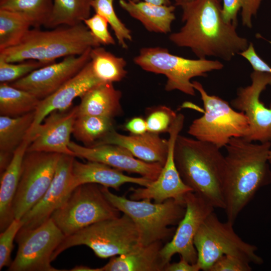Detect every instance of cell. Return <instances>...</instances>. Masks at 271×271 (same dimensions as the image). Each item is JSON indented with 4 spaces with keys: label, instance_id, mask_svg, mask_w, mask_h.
<instances>
[{
    "label": "cell",
    "instance_id": "obj_1",
    "mask_svg": "<svg viewBox=\"0 0 271 271\" xmlns=\"http://www.w3.org/2000/svg\"><path fill=\"white\" fill-rule=\"evenodd\" d=\"M220 0H192L182 4L180 30L169 36L180 47L190 48L200 59L214 56L225 61L245 50L248 40L239 36L237 26L227 23L222 16Z\"/></svg>",
    "mask_w": 271,
    "mask_h": 271
},
{
    "label": "cell",
    "instance_id": "obj_2",
    "mask_svg": "<svg viewBox=\"0 0 271 271\" xmlns=\"http://www.w3.org/2000/svg\"><path fill=\"white\" fill-rule=\"evenodd\" d=\"M225 148L224 210L227 221L234 224L256 192L271 183L268 160L271 142L254 144L232 138Z\"/></svg>",
    "mask_w": 271,
    "mask_h": 271
},
{
    "label": "cell",
    "instance_id": "obj_3",
    "mask_svg": "<svg viewBox=\"0 0 271 271\" xmlns=\"http://www.w3.org/2000/svg\"><path fill=\"white\" fill-rule=\"evenodd\" d=\"M174 158L183 182L214 208L224 209L225 160L220 149L179 134L174 144Z\"/></svg>",
    "mask_w": 271,
    "mask_h": 271
},
{
    "label": "cell",
    "instance_id": "obj_4",
    "mask_svg": "<svg viewBox=\"0 0 271 271\" xmlns=\"http://www.w3.org/2000/svg\"><path fill=\"white\" fill-rule=\"evenodd\" d=\"M100 45L83 22L50 31L35 28L16 46L0 51V59L11 63L35 60L49 65L58 58L80 55Z\"/></svg>",
    "mask_w": 271,
    "mask_h": 271
},
{
    "label": "cell",
    "instance_id": "obj_5",
    "mask_svg": "<svg viewBox=\"0 0 271 271\" xmlns=\"http://www.w3.org/2000/svg\"><path fill=\"white\" fill-rule=\"evenodd\" d=\"M101 190L115 207L133 221L142 245L173 236L174 229L169 226L178 225L185 213V203L173 199L162 203H152L149 199L133 200L118 196L103 186Z\"/></svg>",
    "mask_w": 271,
    "mask_h": 271
},
{
    "label": "cell",
    "instance_id": "obj_6",
    "mask_svg": "<svg viewBox=\"0 0 271 271\" xmlns=\"http://www.w3.org/2000/svg\"><path fill=\"white\" fill-rule=\"evenodd\" d=\"M81 245L87 246L101 258L125 254L142 245L134 223L123 214L93 223L65 237L53 253L52 260L65 250Z\"/></svg>",
    "mask_w": 271,
    "mask_h": 271
},
{
    "label": "cell",
    "instance_id": "obj_7",
    "mask_svg": "<svg viewBox=\"0 0 271 271\" xmlns=\"http://www.w3.org/2000/svg\"><path fill=\"white\" fill-rule=\"evenodd\" d=\"M192 83L200 94L204 112L192 121L189 134L219 149L225 147L232 138H245L248 135L249 122L244 113L235 110L221 98L208 94L200 82Z\"/></svg>",
    "mask_w": 271,
    "mask_h": 271
},
{
    "label": "cell",
    "instance_id": "obj_8",
    "mask_svg": "<svg viewBox=\"0 0 271 271\" xmlns=\"http://www.w3.org/2000/svg\"><path fill=\"white\" fill-rule=\"evenodd\" d=\"M133 61L146 71L165 75L166 91L177 90L191 96L195 95L192 78L206 76L207 72L221 70L224 67L218 60L185 58L160 47L142 48Z\"/></svg>",
    "mask_w": 271,
    "mask_h": 271
},
{
    "label": "cell",
    "instance_id": "obj_9",
    "mask_svg": "<svg viewBox=\"0 0 271 271\" xmlns=\"http://www.w3.org/2000/svg\"><path fill=\"white\" fill-rule=\"evenodd\" d=\"M233 223L220 221L211 212L203 222L194 238L197 252V263L201 270L209 271L224 255L240 258L250 263L260 265L262 258L256 253L257 247L243 241L235 232Z\"/></svg>",
    "mask_w": 271,
    "mask_h": 271
},
{
    "label": "cell",
    "instance_id": "obj_10",
    "mask_svg": "<svg viewBox=\"0 0 271 271\" xmlns=\"http://www.w3.org/2000/svg\"><path fill=\"white\" fill-rule=\"evenodd\" d=\"M120 212L105 197L101 185L87 183L76 187L51 218L66 237L93 223L118 217Z\"/></svg>",
    "mask_w": 271,
    "mask_h": 271
},
{
    "label": "cell",
    "instance_id": "obj_11",
    "mask_svg": "<svg viewBox=\"0 0 271 271\" xmlns=\"http://www.w3.org/2000/svg\"><path fill=\"white\" fill-rule=\"evenodd\" d=\"M50 217L32 229L21 228L16 237L18 250L9 271H60L52 266V256L65 238Z\"/></svg>",
    "mask_w": 271,
    "mask_h": 271
},
{
    "label": "cell",
    "instance_id": "obj_12",
    "mask_svg": "<svg viewBox=\"0 0 271 271\" xmlns=\"http://www.w3.org/2000/svg\"><path fill=\"white\" fill-rule=\"evenodd\" d=\"M61 155L26 152L13 203L15 219H21L43 196L53 180Z\"/></svg>",
    "mask_w": 271,
    "mask_h": 271
},
{
    "label": "cell",
    "instance_id": "obj_13",
    "mask_svg": "<svg viewBox=\"0 0 271 271\" xmlns=\"http://www.w3.org/2000/svg\"><path fill=\"white\" fill-rule=\"evenodd\" d=\"M185 203L186 211L183 218L178 224L171 241L161 250V256L165 266L175 254H179L192 264L197 262L194 238L203 222L214 211L212 206L193 191L186 195Z\"/></svg>",
    "mask_w": 271,
    "mask_h": 271
},
{
    "label": "cell",
    "instance_id": "obj_14",
    "mask_svg": "<svg viewBox=\"0 0 271 271\" xmlns=\"http://www.w3.org/2000/svg\"><path fill=\"white\" fill-rule=\"evenodd\" d=\"M250 78V85L237 89L231 106L244 113L249 120V133L244 139L249 142H271V103L266 107L260 100L262 92L271 85V74L253 71Z\"/></svg>",
    "mask_w": 271,
    "mask_h": 271
},
{
    "label": "cell",
    "instance_id": "obj_15",
    "mask_svg": "<svg viewBox=\"0 0 271 271\" xmlns=\"http://www.w3.org/2000/svg\"><path fill=\"white\" fill-rule=\"evenodd\" d=\"M185 116L179 113L169 131V150L167 160L157 179L147 187L130 188L129 199L140 200H153L162 203L173 199L185 203V197L192 189L182 180L176 167L174 158V147L176 139L182 129Z\"/></svg>",
    "mask_w": 271,
    "mask_h": 271
},
{
    "label": "cell",
    "instance_id": "obj_16",
    "mask_svg": "<svg viewBox=\"0 0 271 271\" xmlns=\"http://www.w3.org/2000/svg\"><path fill=\"white\" fill-rule=\"evenodd\" d=\"M91 49L81 55L65 57L61 62H54L37 69L10 85L32 93L40 100L43 99L53 93L81 71L90 61Z\"/></svg>",
    "mask_w": 271,
    "mask_h": 271
},
{
    "label": "cell",
    "instance_id": "obj_17",
    "mask_svg": "<svg viewBox=\"0 0 271 271\" xmlns=\"http://www.w3.org/2000/svg\"><path fill=\"white\" fill-rule=\"evenodd\" d=\"M74 156L61 154L53 180L40 201L21 219L25 229L35 228L48 220L75 189L72 164Z\"/></svg>",
    "mask_w": 271,
    "mask_h": 271
},
{
    "label": "cell",
    "instance_id": "obj_18",
    "mask_svg": "<svg viewBox=\"0 0 271 271\" xmlns=\"http://www.w3.org/2000/svg\"><path fill=\"white\" fill-rule=\"evenodd\" d=\"M69 148L75 157L103 163L122 172L137 174L151 181L157 179L164 166L141 161L125 148L115 145L86 147L71 141Z\"/></svg>",
    "mask_w": 271,
    "mask_h": 271
},
{
    "label": "cell",
    "instance_id": "obj_19",
    "mask_svg": "<svg viewBox=\"0 0 271 271\" xmlns=\"http://www.w3.org/2000/svg\"><path fill=\"white\" fill-rule=\"evenodd\" d=\"M77 115L78 106L51 112L36 130L26 152L56 153L75 157L69 145Z\"/></svg>",
    "mask_w": 271,
    "mask_h": 271
},
{
    "label": "cell",
    "instance_id": "obj_20",
    "mask_svg": "<svg viewBox=\"0 0 271 271\" xmlns=\"http://www.w3.org/2000/svg\"><path fill=\"white\" fill-rule=\"evenodd\" d=\"M103 82L93 73L90 61L73 77L48 97L40 100L35 111L34 120L29 134L33 136L51 112L69 109L73 100L80 98L94 86Z\"/></svg>",
    "mask_w": 271,
    "mask_h": 271
},
{
    "label": "cell",
    "instance_id": "obj_21",
    "mask_svg": "<svg viewBox=\"0 0 271 271\" xmlns=\"http://www.w3.org/2000/svg\"><path fill=\"white\" fill-rule=\"evenodd\" d=\"M103 144L121 146L141 161L163 165L167 160L169 150L168 140L149 131L141 134L124 135L113 129L93 146Z\"/></svg>",
    "mask_w": 271,
    "mask_h": 271
},
{
    "label": "cell",
    "instance_id": "obj_22",
    "mask_svg": "<svg viewBox=\"0 0 271 271\" xmlns=\"http://www.w3.org/2000/svg\"><path fill=\"white\" fill-rule=\"evenodd\" d=\"M73 182L75 188L79 185L94 183L119 190L125 183H133L147 187L152 182L143 177H133L122 171L97 162L81 163L75 159L72 164Z\"/></svg>",
    "mask_w": 271,
    "mask_h": 271
},
{
    "label": "cell",
    "instance_id": "obj_23",
    "mask_svg": "<svg viewBox=\"0 0 271 271\" xmlns=\"http://www.w3.org/2000/svg\"><path fill=\"white\" fill-rule=\"evenodd\" d=\"M33 137L29 134L15 151L6 169L1 174L0 230L3 231L15 219L13 203L19 183L22 164Z\"/></svg>",
    "mask_w": 271,
    "mask_h": 271
},
{
    "label": "cell",
    "instance_id": "obj_24",
    "mask_svg": "<svg viewBox=\"0 0 271 271\" xmlns=\"http://www.w3.org/2000/svg\"><path fill=\"white\" fill-rule=\"evenodd\" d=\"M121 92L111 82H101L86 92L78 105V115L113 118L122 114Z\"/></svg>",
    "mask_w": 271,
    "mask_h": 271
},
{
    "label": "cell",
    "instance_id": "obj_25",
    "mask_svg": "<svg viewBox=\"0 0 271 271\" xmlns=\"http://www.w3.org/2000/svg\"><path fill=\"white\" fill-rule=\"evenodd\" d=\"M162 241L141 245L118 256L110 257L98 271H164L165 265L161 256Z\"/></svg>",
    "mask_w": 271,
    "mask_h": 271
},
{
    "label": "cell",
    "instance_id": "obj_26",
    "mask_svg": "<svg viewBox=\"0 0 271 271\" xmlns=\"http://www.w3.org/2000/svg\"><path fill=\"white\" fill-rule=\"evenodd\" d=\"M120 7L131 17L140 21L149 32L167 34L175 20L173 5H160L144 1L119 0Z\"/></svg>",
    "mask_w": 271,
    "mask_h": 271
},
{
    "label": "cell",
    "instance_id": "obj_27",
    "mask_svg": "<svg viewBox=\"0 0 271 271\" xmlns=\"http://www.w3.org/2000/svg\"><path fill=\"white\" fill-rule=\"evenodd\" d=\"M35 111L18 117L0 116V172L10 164L14 154L32 126Z\"/></svg>",
    "mask_w": 271,
    "mask_h": 271
},
{
    "label": "cell",
    "instance_id": "obj_28",
    "mask_svg": "<svg viewBox=\"0 0 271 271\" xmlns=\"http://www.w3.org/2000/svg\"><path fill=\"white\" fill-rule=\"evenodd\" d=\"M40 101L32 93L12 86L8 83H0V115L18 117L36 110Z\"/></svg>",
    "mask_w": 271,
    "mask_h": 271
},
{
    "label": "cell",
    "instance_id": "obj_29",
    "mask_svg": "<svg viewBox=\"0 0 271 271\" xmlns=\"http://www.w3.org/2000/svg\"><path fill=\"white\" fill-rule=\"evenodd\" d=\"M92 0H53L52 15L46 27L78 25L90 17Z\"/></svg>",
    "mask_w": 271,
    "mask_h": 271
},
{
    "label": "cell",
    "instance_id": "obj_30",
    "mask_svg": "<svg viewBox=\"0 0 271 271\" xmlns=\"http://www.w3.org/2000/svg\"><path fill=\"white\" fill-rule=\"evenodd\" d=\"M90 62L94 74L103 82H119L126 75V62L100 46L90 51Z\"/></svg>",
    "mask_w": 271,
    "mask_h": 271
},
{
    "label": "cell",
    "instance_id": "obj_31",
    "mask_svg": "<svg viewBox=\"0 0 271 271\" xmlns=\"http://www.w3.org/2000/svg\"><path fill=\"white\" fill-rule=\"evenodd\" d=\"M53 7V0H0V9L19 14L36 29L46 26Z\"/></svg>",
    "mask_w": 271,
    "mask_h": 271
},
{
    "label": "cell",
    "instance_id": "obj_32",
    "mask_svg": "<svg viewBox=\"0 0 271 271\" xmlns=\"http://www.w3.org/2000/svg\"><path fill=\"white\" fill-rule=\"evenodd\" d=\"M115 129L113 118L92 115H77L72 134L84 146H94L109 132Z\"/></svg>",
    "mask_w": 271,
    "mask_h": 271
},
{
    "label": "cell",
    "instance_id": "obj_33",
    "mask_svg": "<svg viewBox=\"0 0 271 271\" xmlns=\"http://www.w3.org/2000/svg\"><path fill=\"white\" fill-rule=\"evenodd\" d=\"M30 27L28 21L19 14L0 9V51L19 44Z\"/></svg>",
    "mask_w": 271,
    "mask_h": 271
},
{
    "label": "cell",
    "instance_id": "obj_34",
    "mask_svg": "<svg viewBox=\"0 0 271 271\" xmlns=\"http://www.w3.org/2000/svg\"><path fill=\"white\" fill-rule=\"evenodd\" d=\"M262 0H222V16L227 23L237 26V14L241 10L242 23L252 28L251 18L255 16Z\"/></svg>",
    "mask_w": 271,
    "mask_h": 271
},
{
    "label": "cell",
    "instance_id": "obj_35",
    "mask_svg": "<svg viewBox=\"0 0 271 271\" xmlns=\"http://www.w3.org/2000/svg\"><path fill=\"white\" fill-rule=\"evenodd\" d=\"M113 2V0H92V9L95 13L105 18L114 32L118 43L123 48L126 49V41L132 40L131 33L117 17Z\"/></svg>",
    "mask_w": 271,
    "mask_h": 271
},
{
    "label": "cell",
    "instance_id": "obj_36",
    "mask_svg": "<svg viewBox=\"0 0 271 271\" xmlns=\"http://www.w3.org/2000/svg\"><path fill=\"white\" fill-rule=\"evenodd\" d=\"M177 114L175 111L165 105L148 108L145 119L148 131L159 134L169 132Z\"/></svg>",
    "mask_w": 271,
    "mask_h": 271
},
{
    "label": "cell",
    "instance_id": "obj_37",
    "mask_svg": "<svg viewBox=\"0 0 271 271\" xmlns=\"http://www.w3.org/2000/svg\"><path fill=\"white\" fill-rule=\"evenodd\" d=\"M47 65L35 60H29L14 64L0 59V82L8 83L13 82Z\"/></svg>",
    "mask_w": 271,
    "mask_h": 271
},
{
    "label": "cell",
    "instance_id": "obj_38",
    "mask_svg": "<svg viewBox=\"0 0 271 271\" xmlns=\"http://www.w3.org/2000/svg\"><path fill=\"white\" fill-rule=\"evenodd\" d=\"M23 225L21 219H14L0 234V270L11 264L13 242Z\"/></svg>",
    "mask_w": 271,
    "mask_h": 271
},
{
    "label": "cell",
    "instance_id": "obj_39",
    "mask_svg": "<svg viewBox=\"0 0 271 271\" xmlns=\"http://www.w3.org/2000/svg\"><path fill=\"white\" fill-rule=\"evenodd\" d=\"M83 23L100 45H108L115 44L113 37L108 31V23L101 15L95 13L92 17L85 20Z\"/></svg>",
    "mask_w": 271,
    "mask_h": 271
},
{
    "label": "cell",
    "instance_id": "obj_40",
    "mask_svg": "<svg viewBox=\"0 0 271 271\" xmlns=\"http://www.w3.org/2000/svg\"><path fill=\"white\" fill-rule=\"evenodd\" d=\"M248 262L235 256L224 255L218 259L209 271H250Z\"/></svg>",
    "mask_w": 271,
    "mask_h": 271
},
{
    "label": "cell",
    "instance_id": "obj_41",
    "mask_svg": "<svg viewBox=\"0 0 271 271\" xmlns=\"http://www.w3.org/2000/svg\"><path fill=\"white\" fill-rule=\"evenodd\" d=\"M239 54L249 62L253 71L271 74V67L257 55L252 43Z\"/></svg>",
    "mask_w": 271,
    "mask_h": 271
},
{
    "label": "cell",
    "instance_id": "obj_42",
    "mask_svg": "<svg viewBox=\"0 0 271 271\" xmlns=\"http://www.w3.org/2000/svg\"><path fill=\"white\" fill-rule=\"evenodd\" d=\"M130 134H141L148 131L146 119L141 116L132 117L127 120L123 126Z\"/></svg>",
    "mask_w": 271,
    "mask_h": 271
},
{
    "label": "cell",
    "instance_id": "obj_43",
    "mask_svg": "<svg viewBox=\"0 0 271 271\" xmlns=\"http://www.w3.org/2000/svg\"><path fill=\"white\" fill-rule=\"evenodd\" d=\"M201 270L199 265L196 263L192 264L180 257L179 262L168 263L164 271H199Z\"/></svg>",
    "mask_w": 271,
    "mask_h": 271
},
{
    "label": "cell",
    "instance_id": "obj_44",
    "mask_svg": "<svg viewBox=\"0 0 271 271\" xmlns=\"http://www.w3.org/2000/svg\"><path fill=\"white\" fill-rule=\"evenodd\" d=\"M133 2H138L141 0H132ZM143 1L151 3L160 5H171L170 0H143Z\"/></svg>",
    "mask_w": 271,
    "mask_h": 271
},
{
    "label": "cell",
    "instance_id": "obj_45",
    "mask_svg": "<svg viewBox=\"0 0 271 271\" xmlns=\"http://www.w3.org/2000/svg\"><path fill=\"white\" fill-rule=\"evenodd\" d=\"M71 271H97V268H91L86 266L80 265L76 266L72 269H70Z\"/></svg>",
    "mask_w": 271,
    "mask_h": 271
},
{
    "label": "cell",
    "instance_id": "obj_46",
    "mask_svg": "<svg viewBox=\"0 0 271 271\" xmlns=\"http://www.w3.org/2000/svg\"><path fill=\"white\" fill-rule=\"evenodd\" d=\"M192 0H175V6H179L180 5H181L183 3L191 1ZM222 2V0H220Z\"/></svg>",
    "mask_w": 271,
    "mask_h": 271
},
{
    "label": "cell",
    "instance_id": "obj_47",
    "mask_svg": "<svg viewBox=\"0 0 271 271\" xmlns=\"http://www.w3.org/2000/svg\"><path fill=\"white\" fill-rule=\"evenodd\" d=\"M268 160L269 164H271V149L269 152L268 156Z\"/></svg>",
    "mask_w": 271,
    "mask_h": 271
}]
</instances>
